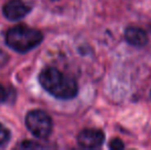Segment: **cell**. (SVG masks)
<instances>
[{
    "label": "cell",
    "instance_id": "6da1fadb",
    "mask_svg": "<svg viewBox=\"0 0 151 150\" xmlns=\"http://www.w3.org/2000/svg\"><path fill=\"white\" fill-rule=\"evenodd\" d=\"M41 86L55 98L60 100H71L77 96L78 85L74 78L65 75L56 68L48 67L38 76Z\"/></svg>",
    "mask_w": 151,
    "mask_h": 150
},
{
    "label": "cell",
    "instance_id": "7a4b0ae2",
    "mask_svg": "<svg viewBox=\"0 0 151 150\" xmlns=\"http://www.w3.org/2000/svg\"><path fill=\"white\" fill-rule=\"evenodd\" d=\"M43 36L39 30L27 26H16L6 32L5 42L12 50L27 52L41 43Z\"/></svg>",
    "mask_w": 151,
    "mask_h": 150
},
{
    "label": "cell",
    "instance_id": "3957f363",
    "mask_svg": "<svg viewBox=\"0 0 151 150\" xmlns=\"http://www.w3.org/2000/svg\"><path fill=\"white\" fill-rule=\"evenodd\" d=\"M26 126L31 134L39 139H45L52 131V120L46 112L39 109L30 111L26 116Z\"/></svg>",
    "mask_w": 151,
    "mask_h": 150
},
{
    "label": "cell",
    "instance_id": "277c9868",
    "mask_svg": "<svg viewBox=\"0 0 151 150\" xmlns=\"http://www.w3.org/2000/svg\"><path fill=\"white\" fill-rule=\"evenodd\" d=\"M78 144L86 149L99 148L105 141V135L97 128H86L78 134Z\"/></svg>",
    "mask_w": 151,
    "mask_h": 150
},
{
    "label": "cell",
    "instance_id": "5b68a950",
    "mask_svg": "<svg viewBox=\"0 0 151 150\" xmlns=\"http://www.w3.org/2000/svg\"><path fill=\"white\" fill-rule=\"evenodd\" d=\"M29 12L30 6L22 0H9L3 6V14L9 21H20Z\"/></svg>",
    "mask_w": 151,
    "mask_h": 150
},
{
    "label": "cell",
    "instance_id": "8992f818",
    "mask_svg": "<svg viewBox=\"0 0 151 150\" xmlns=\"http://www.w3.org/2000/svg\"><path fill=\"white\" fill-rule=\"evenodd\" d=\"M124 38L129 44L136 47H143L147 44V33L138 27H129L124 32Z\"/></svg>",
    "mask_w": 151,
    "mask_h": 150
},
{
    "label": "cell",
    "instance_id": "52a82bcc",
    "mask_svg": "<svg viewBox=\"0 0 151 150\" xmlns=\"http://www.w3.org/2000/svg\"><path fill=\"white\" fill-rule=\"evenodd\" d=\"M10 138V133L2 123H0V146L5 144Z\"/></svg>",
    "mask_w": 151,
    "mask_h": 150
},
{
    "label": "cell",
    "instance_id": "ba28073f",
    "mask_svg": "<svg viewBox=\"0 0 151 150\" xmlns=\"http://www.w3.org/2000/svg\"><path fill=\"white\" fill-rule=\"evenodd\" d=\"M18 147L20 148H26V149H31V148H41V145L39 143H35L34 141H25V142H22Z\"/></svg>",
    "mask_w": 151,
    "mask_h": 150
},
{
    "label": "cell",
    "instance_id": "9c48e42d",
    "mask_svg": "<svg viewBox=\"0 0 151 150\" xmlns=\"http://www.w3.org/2000/svg\"><path fill=\"white\" fill-rule=\"evenodd\" d=\"M109 147L110 149L112 150H120V149H123L124 148V145H123L122 141L120 140V139H113V140H111V142H110L109 144Z\"/></svg>",
    "mask_w": 151,
    "mask_h": 150
},
{
    "label": "cell",
    "instance_id": "30bf717a",
    "mask_svg": "<svg viewBox=\"0 0 151 150\" xmlns=\"http://www.w3.org/2000/svg\"><path fill=\"white\" fill-rule=\"evenodd\" d=\"M7 99V90L2 84H0V104L4 103Z\"/></svg>",
    "mask_w": 151,
    "mask_h": 150
}]
</instances>
